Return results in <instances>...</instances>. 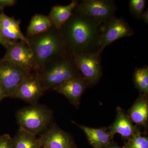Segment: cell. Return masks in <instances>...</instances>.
I'll return each mask as SVG.
<instances>
[{
	"label": "cell",
	"mask_w": 148,
	"mask_h": 148,
	"mask_svg": "<svg viewBox=\"0 0 148 148\" xmlns=\"http://www.w3.org/2000/svg\"><path fill=\"white\" fill-rule=\"evenodd\" d=\"M103 25L74 9L70 18L59 30L66 52L74 56L81 53H96Z\"/></svg>",
	"instance_id": "6da1fadb"
},
{
	"label": "cell",
	"mask_w": 148,
	"mask_h": 148,
	"mask_svg": "<svg viewBox=\"0 0 148 148\" xmlns=\"http://www.w3.org/2000/svg\"><path fill=\"white\" fill-rule=\"evenodd\" d=\"M28 38L38 71L54 58L69 54L59 30L53 26L46 32Z\"/></svg>",
	"instance_id": "7a4b0ae2"
},
{
	"label": "cell",
	"mask_w": 148,
	"mask_h": 148,
	"mask_svg": "<svg viewBox=\"0 0 148 148\" xmlns=\"http://www.w3.org/2000/svg\"><path fill=\"white\" fill-rule=\"evenodd\" d=\"M37 72L45 91L67 80L82 76L76 66L73 56L69 54L54 58Z\"/></svg>",
	"instance_id": "3957f363"
},
{
	"label": "cell",
	"mask_w": 148,
	"mask_h": 148,
	"mask_svg": "<svg viewBox=\"0 0 148 148\" xmlns=\"http://www.w3.org/2000/svg\"><path fill=\"white\" fill-rule=\"evenodd\" d=\"M53 116L52 111L47 106L37 103L20 109L16 114L19 127L37 136L52 124Z\"/></svg>",
	"instance_id": "277c9868"
},
{
	"label": "cell",
	"mask_w": 148,
	"mask_h": 148,
	"mask_svg": "<svg viewBox=\"0 0 148 148\" xmlns=\"http://www.w3.org/2000/svg\"><path fill=\"white\" fill-rule=\"evenodd\" d=\"M75 10L104 25L115 17L117 7L112 0H83L79 1Z\"/></svg>",
	"instance_id": "5b68a950"
},
{
	"label": "cell",
	"mask_w": 148,
	"mask_h": 148,
	"mask_svg": "<svg viewBox=\"0 0 148 148\" xmlns=\"http://www.w3.org/2000/svg\"><path fill=\"white\" fill-rule=\"evenodd\" d=\"M101 53H81L74 56L75 64L88 87L97 84L103 75Z\"/></svg>",
	"instance_id": "8992f818"
},
{
	"label": "cell",
	"mask_w": 148,
	"mask_h": 148,
	"mask_svg": "<svg viewBox=\"0 0 148 148\" xmlns=\"http://www.w3.org/2000/svg\"><path fill=\"white\" fill-rule=\"evenodd\" d=\"M29 73L3 58L0 59V85L6 97L12 98L18 86Z\"/></svg>",
	"instance_id": "52a82bcc"
},
{
	"label": "cell",
	"mask_w": 148,
	"mask_h": 148,
	"mask_svg": "<svg viewBox=\"0 0 148 148\" xmlns=\"http://www.w3.org/2000/svg\"><path fill=\"white\" fill-rule=\"evenodd\" d=\"M134 35V30L127 21L123 18L114 17L102 27L99 40L100 49L98 52L101 54L107 46L121 38Z\"/></svg>",
	"instance_id": "ba28073f"
},
{
	"label": "cell",
	"mask_w": 148,
	"mask_h": 148,
	"mask_svg": "<svg viewBox=\"0 0 148 148\" xmlns=\"http://www.w3.org/2000/svg\"><path fill=\"white\" fill-rule=\"evenodd\" d=\"M3 58L27 71L38 72V69L32 49L23 41H13L5 48Z\"/></svg>",
	"instance_id": "9c48e42d"
},
{
	"label": "cell",
	"mask_w": 148,
	"mask_h": 148,
	"mask_svg": "<svg viewBox=\"0 0 148 148\" xmlns=\"http://www.w3.org/2000/svg\"><path fill=\"white\" fill-rule=\"evenodd\" d=\"M45 92L38 72H32L25 77L12 98H18L34 105L38 103Z\"/></svg>",
	"instance_id": "30bf717a"
},
{
	"label": "cell",
	"mask_w": 148,
	"mask_h": 148,
	"mask_svg": "<svg viewBox=\"0 0 148 148\" xmlns=\"http://www.w3.org/2000/svg\"><path fill=\"white\" fill-rule=\"evenodd\" d=\"M39 138L42 147L47 148H75L71 135L56 125L51 124Z\"/></svg>",
	"instance_id": "8fae6325"
},
{
	"label": "cell",
	"mask_w": 148,
	"mask_h": 148,
	"mask_svg": "<svg viewBox=\"0 0 148 148\" xmlns=\"http://www.w3.org/2000/svg\"><path fill=\"white\" fill-rule=\"evenodd\" d=\"M87 87V84L82 76H79L67 80L52 89L64 95L70 103L77 108L82 96Z\"/></svg>",
	"instance_id": "7c38bea8"
},
{
	"label": "cell",
	"mask_w": 148,
	"mask_h": 148,
	"mask_svg": "<svg viewBox=\"0 0 148 148\" xmlns=\"http://www.w3.org/2000/svg\"><path fill=\"white\" fill-rule=\"evenodd\" d=\"M108 129L109 132L113 137L116 134H119L123 138L128 140L132 135L139 132L136 127L132 124L128 115L119 107L117 108L115 121Z\"/></svg>",
	"instance_id": "4fadbf2b"
},
{
	"label": "cell",
	"mask_w": 148,
	"mask_h": 148,
	"mask_svg": "<svg viewBox=\"0 0 148 148\" xmlns=\"http://www.w3.org/2000/svg\"><path fill=\"white\" fill-rule=\"evenodd\" d=\"M73 123L82 130L90 145L94 148H106L113 138L105 127L92 128L80 125L74 121Z\"/></svg>",
	"instance_id": "5bb4252c"
},
{
	"label": "cell",
	"mask_w": 148,
	"mask_h": 148,
	"mask_svg": "<svg viewBox=\"0 0 148 148\" xmlns=\"http://www.w3.org/2000/svg\"><path fill=\"white\" fill-rule=\"evenodd\" d=\"M78 2L77 0H73L68 5H56L52 7L48 16L53 27L60 30L71 16Z\"/></svg>",
	"instance_id": "9a60e30c"
},
{
	"label": "cell",
	"mask_w": 148,
	"mask_h": 148,
	"mask_svg": "<svg viewBox=\"0 0 148 148\" xmlns=\"http://www.w3.org/2000/svg\"><path fill=\"white\" fill-rule=\"evenodd\" d=\"M13 148H42L39 137L19 127L12 138Z\"/></svg>",
	"instance_id": "2e32d148"
},
{
	"label": "cell",
	"mask_w": 148,
	"mask_h": 148,
	"mask_svg": "<svg viewBox=\"0 0 148 148\" xmlns=\"http://www.w3.org/2000/svg\"><path fill=\"white\" fill-rule=\"evenodd\" d=\"M130 118L137 125H145L148 118V104L147 95L140 97L133 104L129 111Z\"/></svg>",
	"instance_id": "e0dca14e"
},
{
	"label": "cell",
	"mask_w": 148,
	"mask_h": 148,
	"mask_svg": "<svg viewBox=\"0 0 148 148\" xmlns=\"http://www.w3.org/2000/svg\"><path fill=\"white\" fill-rule=\"evenodd\" d=\"M48 16L36 14L32 17L27 32V37L30 38L44 33L53 27Z\"/></svg>",
	"instance_id": "ac0fdd59"
},
{
	"label": "cell",
	"mask_w": 148,
	"mask_h": 148,
	"mask_svg": "<svg viewBox=\"0 0 148 148\" xmlns=\"http://www.w3.org/2000/svg\"><path fill=\"white\" fill-rule=\"evenodd\" d=\"M133 82L136 87L143 95L148 93V67L136 68L133 74Z\"/></svg>",
	"instance_id": "d6986e66"
},
{
	"label": "cell",
	"mask_w": 148,
	"mask_h": 148,
	"mask_svg": "<svg viewBox=\"0 0 148 148\" xmlns=\"http://www.w3.org/2000/svg\"><path fill=\"white\" fill-rule=\"evenodd\" d=\"M20 24V21L16 20L13 17L8 16L3 12H1L0 13V27L16 32H21Z\"/></svg>",
	"instance_id": "ffe728a7"
},
{
	"label": "cell",
	"mask_w": 148,
	"mask_h": 148,
	"mask_svg": "<svg viewBox=\"0 0 148 148\" xmlns=\"http://www.w3.org/2000/svg\"><path fill=\"white\" fill-rule=\"evenodd\" d=\"M125 148H148L147 138L143 137L138 132L128 139Z\"/></svg>",
	"instance_id": "44dd1931"
},
{
	"label": "cell",
	"mask_w": 148,
	"mask_h": 148,
	"mask_svg": "<svg viewBox=\"0 0 148 148\" xmlns=\"http://www.w3.org/2000/svg\"><path fill=\"white\" fill-rule=\"evenodd\" d=\"M146 2V0H130L129 1L130 11L134 18L136 19H141Z\"/></svg>",
	"instance_id": "7402d4cb"
},
{
	"label": "cell",
	"mask_w": 148,
	"mask_h": 148,
	"mask_svg": "<svg viewBox=\"0 0 148 148\" xmlns=\"http://www.w3.org/2000/svg\"><path fill=\"white\" fill-rule=\"evenodd\" d=\"M0 148H13L12 138L8 134L0 135Z\"/></svg>",
	"instance_id": "603a6c76"
},
{
	"label": "cell",
	"mask_w": 148,
	"mask_h": 148,
	"mask_svg": "<svg viewBox=\"0 0 148 148\" xmlns=\"http://www.w3.org/2000/svg\"><path fill=\"white\" fill-rule=\"evenodd\" d=\"M17 1L15 0H0V10L3 12L6 7L14 5Z\"/></svg>",
	"instance_id": "cb8c5ba5"
},
{
	"label": "cell",
	"mask_w": 148,
	"mask_h": 148,
	"mask_svg": "<svg viewBox=\"0 0 148 148\" xmlns=\"http://www.w3.org/2000/svg\"><path fill=\"white\" fill-rule=\"evenodd\" d=\"M13 42V41L8 39L7 38L4 36L0 30V45L6 48Z\"/></svg>",
	"instance_id": "d4e9b609"
},
{
	"label": "cell",
	"mask_w": 148,
	"mask_h": 148,
	"mask_svg": "<svg viewBox=\"0 0 148 148\" xmlns=\"http://www.w3.org/2000/svg\"><path fill=\"white\" fill-rule=\"evenodd\" d=\"M141 19H143V21L146 24H148V9L144 11L142 15Z\"/></svg>",
	"instance_id": "484cf974"
},
{
	"label": "cell",
	"mask_w": 148,
	"mask_h": 148,
	"mask_svg": "<svg viewBox=\"0 0 148 148\" xmlns=\"http://www.w3.org/2000/svg\"><path fill=\"white\" fill-rule=\"evenodd\" d=\"M105 148H125V147H121L120 146L118 145L117 144H115L112 142V143H109L108 145Z\"/></svg>",
	"instance_id": "4316f807"
},
{
	"label": "cell",
	"mask_w": 148,
	"mask_h": 148,
	"mask_svg": "<svg viewBox=\"0 0 148 148\" xmlns=\"http://www.w3.org/2000/svg\"><path fill=\"white\" fill-rule=\"evenodd\" d=\"M5 98H6L5 93L4 91L3 90L1 86L0 85V102Z\"/></svg>",
	"instance_id": "83f0119b"
},
{
	"label": "cell",
	"mask_w": 148,
	"mask_h": 148,
	"mask_svg": "<svg viewBox=\"0 0 148 148\" xmlns=\"http://www.w3.org/2000/svg\"><path fill=\"white\" fill-rule=\"evenodd\" d=\"M42 148H47L45 147H42Z\"/></svg>",
	"instance_id": "f1b7e54d"
}]
</instances>
